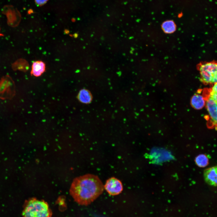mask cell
<instances>
[{"label": "cell", "mask_w": 217, "mask_h": 217, "mask_svg": "<svg viewBox=\"0 0 217 217\" xmlns=\"http://www.w3.org/2000/svg\"><path fill=\"white\" fill-rule=\"evenodd\" d=\"M104 189V185L99 177L88 174L75 178L71 185L69 192L77 203L86 206L98 197Z\"/></svg>", "instance_id": "1"}, {"label": "cell", "mask_w": 217, "mask_h": 217, "mask_svg": "<svg viewBox=\"0 0 217 217\" xmlns=\"http://www.w3.org/2000/svg\"><path fill=\"white\" fill-rule=\"evenodd\" d=\"M201 79L206 84L214 83L217 82V65L214 62L201 64L198 66Z\"/></svg>", "instance_id": "3"}, {"label": "cell", "mask_w": 217, "mask_h": 217, "mask_svg": "<svg viewBox=\"0 0 217 217\" xmlns=\"http://www.w3.org/2000/svg\"><path fill=\"white\" fill-rule=\"evenodd\" d=\"M0 30L1 29H0V37L3 36H4V35L3 33H1Z\"/></svg>", "instance_id": "17"}, {"label": "cell", "mask_w": 217, "mask_h": 217, "mask_svg": "<svg viewBox=\"0 0 217 217\" xmlns=\"http://www.w3.org/2000/svg\"><path fill=\"white\" fill-rule=\"evenodd\" d=\"M204 176L206 181L209 184L217 185V167L214 166L205 170Z\"/></svg>", "instance_id": "7"}, {"label": "cell", "mask_w": 217, "mask_h": 217, "mask_svg": "<svg viewBox=\"0 0 217 217\" xmlns=\"http://www.w3.org/2000/svg\"><path fill=\"white\" fill-rule=\"evenodd\" d=\"M45 68V64L42 61H34L32 65L31 75L35 77H39L44 72Z\"/></svg>", "instance_id": "8"}, {"label": "cell", "mask_w": 217, "mask_h": 217, "mask_svg": "<svg viewBox=\"0 0 217 217\" xmlns=\"http://www.w3.org/2000/svg\"><path fill=\"white\" fill-rule=\"evenodd\" d=\"M162 28L165 33L171 34L175 31L176 27L175 23L173 20H167L162 23Z\"/></svg>", "instance_id": "12"}, {"label": "cell", "mask_w": 217, "mask_h": 217, "mask_svg": "<svg viewBox=\"0 0 217 217\" xmlns=\"http://www.w3.org/2000/svg\"><path fill=\"white\" fill-rule=\"evenodd\" d=\"M196 164L199 167H204L206 166L209 163V159L205 155L200 154L195 158Z\"/></svg>", "instance_id": "13"}, {"label": "cell", "mask_w": 217, "mask_h": 217, "mask_svg": "<svg viewBox=\"0 0 217 217\" xmlns=\"http://www.w3.org/2000/svg\"><path fill=\"white\" fill-rule=\"evenodd\" d=\"M47 1V0H35L36 3L39 5L44 4Z\"/></svg>", "instance_id": "15"}, {"label": "cell", "mask_w": 217, "mask_h": 217, "mask_svg": "<svg viewBox=\"0 0 217 217\" xmlns=\"http://www.w3.org/2000/svg\"><path fill=\"white\" fill-rule=\"evenodd\" d=\"M190 104L192 106L197 110L202 109L205 105L206 101L204 97L199 94H196L191 97Z\"/></svg>", "instance_id": "9"}, {"label": "cell", "mask_w": 217, "mask_h": 217, "mask_svg": "<svg viewBox=\"0 0 217 217\" xmlns=\"http://www.w3.org/2000/svg\"><path fill=\"white\" fill-rule=\"evenodd\" d=\"M29 64L27 61L23 58H20L12 64V68L14 71L26 72L29 69Z\"/></svg>", "instance_id": "11"}, {"label": "cell", "mask_w": 217, "mask_h": 217, "mask_svg": "<svg viewBox=\"0 0 217 217\" xmlns=\"http://www.w3.org/2000/svg\"><path fill=\"white\" fill-rule=\"evenodd\" d=\"M217 93L211 90L210 92L209 96L212 98L214 100L217 102Z\"/></svg>", "instance_id": "14"}, {"label": "cell", "mask_w": 217, "mask_h": 217, "mask_svg": "<svg viewBox=\"0 0 217 217\" xmlns=\"http://www.w3.org/2000/svg\"><path fill=\"white\" fill-rule=\"evenodd\" d=\"M15 93V84L12 78L8 75L3 76L0 80V99H11Z\"/></svg>", "instance_id": "4"}, {"label": "cell", "mask_w": 217, "mask_h": 217, "mask_svg": "<svg viewBox=\"0 0 217 217\" xmlns=\"http://www.w3.org/2000/svg\"><path fill=\"white\" fill-rule=\"evenodd\" d=\"M212 91L216 92H217V83H214V84L213 86H212Z\"/></svg>", "instance_id": "16"}, {"label": "cell", "mask_w": 217, "mask_h": 217, "mask_svg": "<svg viewBox=\"0 0 217 217\" xmlns=\"http://www.w3.org/2000/svg\"><path fill=\"white\" fill-rule=\"evenodd\" d=\"M77 98L80 102L85 104L90 103L93 99L91 92L88 90L85 89H82L79 91Z\"/></svg>", "instance_id": "10"}, {"label": "cell", "mask_w": 217, "mask_h": 217, "mask_svg": "<svg viewBox=\"0 0 217 217\" xmlns=\"http://www.w3.org/2000/svg\"><path fill=\"white\" fill-rule=\"evenodd\" d=\"M23 215L24 217H52V212L47 202L33 199L27 203Z\"/></svg>", "instance_id": "2"}, {"label": "cell", "mask_w": 217, "mask_h": 217, "mask_svg": "<svg viewBox=\"0 0 217 217\" xmlns=\"http://www.w3.org/2000/svg\"><path fill=\"white\" fill-rule=\"evenodd\" d=\"M104 187L108 194L112 196L119 194L123 190L121 182L114 177L110 178L107 180Z\"/></svg>", "instance_id": "5"}, {"label": "cell", "mask_w": 217, "mask_h": 217, "mask_svg": "<svg viewBox=\"0 0 217 217\" xmlns=\"http://www.w3.org/2000/svg\"><path fill=\"white\" fill-rule=\"evenodd\" d=\"M207 111L213 124L216 125L217 123V102L209 96L206 102Z\"/></svg>", "instance_id": "6"}]
</instances>
